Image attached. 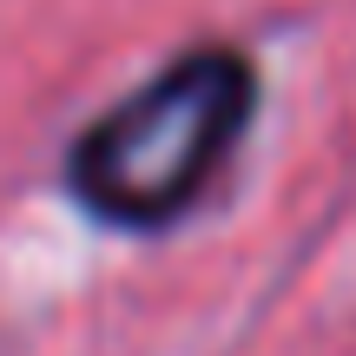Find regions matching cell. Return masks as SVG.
Returning <instances> with one entry per match:
<instances>
[{
	"mask_svg": "<svg viewBox=\"0 0 356 356\" xmlns=\"http://www.w3.org/2000/svg\"><path fill=\"white\" fill-rule=\"evenodd\" d=\"M257 73L238 47H198L106 106L66 152V185L119 231H159L204 198L244 139Z\"/></svg>",
	"mask_w": 356,
	"mask_h": 356,
	"instance_id": "obj_1",
	"label": "cell"
}]
</instances>
